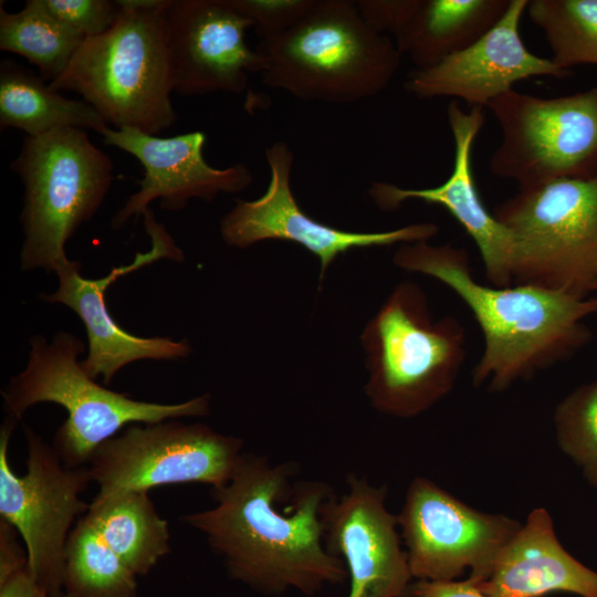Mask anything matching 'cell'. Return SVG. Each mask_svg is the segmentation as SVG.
<instances>
[{
	"instance_id": "8fae6325",
	"label": "cell",
	"mask_w": 597,
	"mask_h": 597,
	"mask_svg": "<svg viewBox=\"0 0 597 597\" xmlns=\"http://www.w3.org/2000/svg\"><path fill=\"white\" fill-rule=\"evenodd\" d=\"M243 446L240 438L178 419L127 426L103 442L86 465L98 485L93 501L182 483L221 488L237 471Z\"/></svg>"
},
{
	"instance_id": "9a60e30c",
	"label": "cell",
	"mask_w": 597,
	"mask_h": 597,
	"mask_svg": "<svg viewBox=\"0 0 597 597\" xmlns=\"http://www.w3.org/2000/svg\"><path fill=\"white\" fill-rule=\"evenodd\" d=\"M347 491L333 494L322 510L324 543L342 559L349 577L347 597H404L410 573L397 516L386 506L387 488L350 473Z\"/></svg>"
},
{
	"instance_id": "f546056e",
	"label": "cell",
	"mask_w": 597,
	"mask_h": 597,
	"mask_svg": "<svg viewBox=\"0 0 597 597\" xmlns=\"http://www.w3.org/2000/svg\"><path fill=\"white\" fill-rule=\"evenodd\" d=\"M409 597H486L468 578L465 580H418L410 585Z\"/></svg>"
},
{
	"instance_id": "5bb4252c",
	"label": "cell",
	"mask_w": 597,
	"mask_h": 597,
	"mask_svg": "<svg viewBox=\"0 0 597 597\" xmlns=\"http://www.w3.org/2000/svg\"><path fill=\"white\" fill-rule=\"evenodd\" d=\"M145 229L151 240L150 250L137 252L132 262L113 268L100 279H86L80 273L81 263H72L56 275L57 289L42 294L41 300L71 308L83 322L88 353L81 366L93 379L102 377L109 385L126 365L143 360H178L187 358L192 348L187 339L169 337H140L130 334L113 318L105 301L106 290L118 279L160 259L184 260V253L164 224L156 221L150 209L144 213Z\"/></svg>"
},
{
	"instance_id": "277c9868",
	"label": "cell",
	"mask_w": 597,
	"mask_h": 597,
	"mask_svg": "<svg viewBox=\"0 0 597 597\" xmlns=\"http://www.w3.org/2000/svg\"><path fill=\"white\" fill-rule=\"evenodd\" d=\"M111 29L85 38L51 87L75 92L114 128L157 135L177 119L165 11L169 0H117Z\"/></svg>"
},
{
	"instance_id": "ba28073f",
	"label": "cell",
	"mask_w": 597,
	"mask_h": 597,
	"mask_svg": "<svg viewBox=\"0 0 597 597\" xmlns=\"http://www.w3.org/2000/svg\"><path fill=\"white\" fill-rule=\"evenodd\" d=\"M512 240L513 284L585 297L597 282V176L519 189L495 206Z\"/></svg>"
},
{
	"instance_id": "7c38bea8",
	"label": "cell",
	"mask_w": 597,
	"mask_h": 597,
	"mask_svg": "<svg viewBox=\"0 0 597 597\" xmlns=\"http://www.w3.org/2000/svg\"><path fill=\"white\" fill-rule=\"evenodd\" d=\"M412 577L454 580L468 567L480 576L521 523L476 511L429 479L415 478L397 515Z\"/></svg>"
},
{
	"instance_id": "4fadbf2b",
	"label": "cell",
	"mask_w": 597,
	"mask_h": 597,
	"mask_svg": "<svg viewBox=\"0 0 597 597\" xmlns=\"http://www.w3.org/2000/svg\"><path fill=\"white\" fill-rule=\"evenodd\" d=\"M270 181L254 200H237L220 221V233L229 247L245 249L260 241L294 242L317 256L320 282L328 266L353 249L427 242L439 232L432 222H419L379 232H356L320 222L303 211L291 187L294 155L284 142L265 150Z\"/></svg>"
},
{
	"instance_id": "83f0119b",
	"label": "cell",
	"mask_w": 597,
	"mask_h": 597,
	"mask_svg": "<svg viewBox=\"0 0 597 597\" xmlns=\"http://www.w3.org/2000/svg\"><path fill=\"white\" fill-rule=\"evenodd\" d=\"M41 2L51 14L84 38L106 32L121 13L117 0H41Z\"/></svg>"
},
{
	"instance_id": "cb8c5ba5",
	"label": "cell",
	"mask_w": 597,
	"mask_h": 597,
	"mask_svg": "<svg viewBox=\"0 0 597 597\" xmlns=\"http://www.w3.org/2000/svg\"><path fill=\"white\" fill-rule=\"evenodd\" d=\"M84 36L56 19L41 0H28L18 12L0 4V50L25 57L48 83L69 66Z\"/></svg>"
},
{
	"instance_id": "f1b7e54d",
	"label": "cell",
	"mask_w": 597,
	"mask_h": 597,
	"mask_svg": "<svg viewBox=\"0 0 597 597\" xmlns=\"http://www.w3.org/2000/svg\"><path fill=\"white\" fill-rule=\"evenodd\" d=\"M249 19L260 39L279 34L295 23L313 0H230Z\"/></svg>"
},
{
	"instance_id": "e0dca14e",
	"label": "cell",
	"mask_w": 597,
	"mask_h": 597,
	"mask_svg": "<svg viewBox=\"0 0 597 597\" xmlns=\"http://www.w3.org/2000/svg\"><path fill=\"white\" fill-rule=\"evenodd\" d=\"M100 135L106 145L134 156L144 168L132 193L112 219L114 229L130 218L143 216L159 200L164 210L184 209L190 199L212 201L220 193L245 190L253 181L251 170L238 163L227 168L209 165L203 156L206 135L196 130L171 137H158L134 128L105 127Z\"/></svg>"
},
{
	"instance_id": "30bf717a",
	"label": "cell",
	"mask_w": 597,
	"mask_h": 597,
	"mask_svg": "<svg viewBox=\"0 0 597 597\" xmlns=\"http://www.w3.org/2000/svg\"><path fill=\"white\" fill-rule=\"evenodd\" d=\"M18 420L6 417L0 428V519L20 535L28 566L48 597H62L67 537L90 504L81 493L92 482L87 467L65 465L54 448L24 425L27 472L12 470L8 447Z\"/></svg>"
},
{
	"instance_id": "3957f363",
	"label": "cell",
	"mask_w": 597,
	"mask_h": 597,
	"mask_svg": "<svg viewBox=\"0 0 597 597\" xmlns=\"http://www.w3.org/2000/svg\"><path fill=\"white\" fill-rule=\"evenodd\" d=\"M263 83L305 102L346 104L381 93L401 54L360 15L355 1L313 0L290 28L255 48Z\"/></svg>"
},
{
	"instance_id": "7402d4cb",
	"label": "cell",
	"mask_w": 597,
	"mask_h": 597,
	"mask_svg": "<svg viewBox=\"0 0 597 597\" xmlns=\"http://www.w3.org/2000/svg\"><path fill=\"white\" fill-rule=\"evenodd\" d=\"M108 125L85 101L65 97L33 71L13 60L0 63V129L27 136L75 127L101 133Z\"/></svg>"
},
{
	"instance_id": "4316f807",
	"label": "cell",
	"mask_w": 597,
	"mask_h": 597,
	"mask_svg": "<svg viewBox=\"0 0 597 597\" xmlns=\"http://www.w3.org/2000/svg\"><path fill=\"white\" fill-rule=\"evenodd\" d=\"M554 428L562 451L597 485V379L575 388L557 405Z\"/></svg>"
},
{
	"instance_id": "52a82bcc",
	"label": "cell",
	"mask_w": 597,
	"mask_h": 597,
	"mask_svg": "<svg viewBox=\"0 0 597 597\" xmlns=\"http://www.w3.org/2000/svg\"><path fill=\"white\" fill-rule=\"evenodd\" d=\"M23 185L22 271L57 274L73 260L65 247L102 206L114 180L111 158L87 130L65 127L25 136L10 164Z\"/></svg>"
},
{
	"instance_id": "9c48e42d",
	"label": "cell",
	"mask_w": 597,
	"mask_h": 597,
	"mask_svg": "<svg viewBox=\"0 0 597 597\" xmlns=\"http://www.w3.org/2000/svg\"><path fill=\"white\" fill-rule=\"evenodd\" d=\"M486 107L501 130L489 163L494 176L519 189L597 176V85L553 98L512 90Z\"/></svg>"
},
{
	"instance_id": "ffe728a7",
	"label": "cell",
	"mask_w": 597,
	"mask_h": 597,
	"mask_svg": "<svg viewBox=\"0 0 597 597\" xmlns=\"http://www.w3.org/2000/svg\"><path fill=\"white\" fill-rule=\"evenodd\" d=\"M469 579L486 597H541L556 591L597 597V573L563 547L544 509L533 510L488 568Z\"/></svg>"
},
{
	"instance_id": "d6986e66",
	"label": "cell",
	"mask_w": 597,
	"mask_h": 597,
	"mask_svg": "<svg viewBox=\"0 0 597 597\" xmlns=\"http://www.w3.org/2000/svg\"><path fill=\"white\" fill-rule=\"evenodd\" d=\"M447 116L454 144L450 176L439 186L421 189L376 181L368 189V195L383 211H394L412 199L443 207L474 241L490 284L511 286V235L482 202L472 170L473 144L484 124L483 107L474 106L464 112L452 101Z\"/></svg>"
},
{
	"instance_id": "d4e9b609",
	"label": "cell",
	"mask_w": 597,
	"mask_h": 597,
	"mask_svg": "<svg viewBox=\"0 0 597 597\" xmlns=\"http://www.w3.org/2000/svg\"><path fill=\"white\" fill-rule=\"evenodd\" d=\"M137 575L101 538L85 515L65 545L62 597H136Z\"/></svg>"
},
{
	"instance_id": "d6a6232c",
	"label": "cell",
	"mask_w": 597,
	"mask_h": 597,
	"mask_svg": "<svg viewBox=\"0 0 597 597\" xmlns=\"http://www.w3.org/2000/svg\"><path fill=\"white\" fill-rule=\"evenodd\" d=\"M597 290V282L593 286V291Z\"/></svg>"
},
{
	"instance_id": "2e32d148",
	"label": "cell",
	"mask_w": 597,
	"mask_h": 597,
	"mask_svg": "<svg viewBox=\"0 0 597 597\" xmlns=\"http://www.w3.org/2000/svg\"><path fill=\"white\" fill-rule=\"evenodd\" d=\"M165 17L176 93L241 94L249 75L261 73V59L245 42L252 23L230 0H169Z\"/></svg>"
},
{
	"instance_id": "6da1fadb",
	"label": "cell",
	"mask_w": 597,
	"mask_h": 597,
	"mask_svg": "<svg viewBox=\"0 0 597 597\" xmlns=\"http://www.w3.org/2000/svg\"><path fill=\"white\" fill-rule=\"evenodd\" d=\"M297 470L292 461L244 452L232 479L210 490L216 505L181 517L233 579L263 594L314 595L348 578L324 543L322 510L333 489L322 481L292 484Z\"/></svg>"
},
{
	"instance_id": "603a6c76",
	"label": "cell",
	"mask_w": 597,
	"mask_h": 597,
	"mask_svg": "<svg viewBox=\"0 0 597 597\" xmlns=\"http://www.w3.org/2000/svg\"><path fill=\"white\" fill-rule=\"evenodd\" d=\"M85 516L137 576L147 575L170 552L168 523L146 491L92 501Z\"/></svg>"
},
{
	"instance_id": "484cf974",
	"label": "cell",
	"mask_w": 597,
	"mask_h": 597,
	"mask_svg": "<svg viewBox=\"0 0 597 597\" xmlns=\"http://www.w3.org/2000/svg\"><path fill=\"white\" fill-rule=\"evenodd\" d=\"M526 11L557 66L597 65V0H531Z\"/></svg>"
},
{
	"instance_id": "ac0fdd59",
	"label": "cell",
	"mask_w": 597,
	"mask_h": 597,
	"mask_svg": "<svg viewBox=\"0 0 597 597\" xmlns=\"http://www.w3.org/2000/svg\"><path fill=\"white\" fill-rule=\"evenodd\" d=\"M527 6L528 0H511L498 23L474 43L431 67L413 70L406 91L418 98L455 97L472 107H486L519 81L568 76V70L525 46L520 24Z\"/></svg>"
},
{
	"instance_id": "7a4b0ae2",
	"label": "cell",
	"mask_w": 597,
	"mask_h": 597,
	"mask_svg": "<svg viewBox=\"0 0 597 597\" xmlns=\"http://www.w3.org/2000/svg\"><path fill=\"white\" fill-rule=\"evenodd\" d=\"M396 266L443 283L467 305L483 335L473 385L502 391L572 357L591 338L585 318L597 313V297H582L533 285L482 284L469 253L451 243L401 244Z\"/></svg>"
},
{
	"instance_id": "44dd1931",
	"label": "cell",
	"mask_w": 597,
	"mask_h": 597,
	"mask_svg": "<svg viewBox=\"0 0 597 597\" xmlns=\"http://www.w3.org/2000/svg\"><path fill=\"white\" fill-rule=\"evenodd\" d=\"M511 0H405L392 32L400 54L431 67L485 34Z\"/></svg>"
},
{
	"instance_id": "1f68e13d",
	"label": "cell",
	"mask_w": 597,
	"mask_h": 597,
	"mask_svg": "<svg viewBox=\"0 0 597 597\" xmlns=\"http://www.w3.org/2000/svg\"><path fill=\"white\" fill-rule=\"evenodd\" d=\"M0 597H48L38 586L28 565L0 579Z\"/></svg>"
},
{
	"instance_id": "8992f818",
	"label": "cell",
	"mask_w": 597,
	"mask_h": 597,
	"mask_svg": "<svg viewBox=\"0 0 597 597\" xmlns=\"http://www.w3.org/2000/svg\"><path fill=\"white\" fill-rule=\"evenodd\" d=\"M370 406L396 418L416 417L454 387L467 354L464 327L453 316L431 317L422 289L400 282L362 336Z\"/></svg>"
},
{
	"instance_id": "4dcf8cb0",
	"label": "cell",
	"mask_w": 597,
	"mask_h": 597,
	"mask_svg": "<svg viewBox=\"0 0 597 597\" xmlns=\"http://www.w3.org/2000/svg\"><path fill=\"white\" fill-rule=\"evenodd\" d=\"M18 532L0 519V579L28 565L27 552H23L18 540Z\"/></svg>"
},
{
	"instance_id": "5b68a950",
	"label": "cell",
	"mask_w": 597,
	"mask_h": 597,
	"mask_svg": "<svg viewBox=\"0 0 597 597\" xmlns=\"http://www.w3.org/2000/svg\"><path fill=\"white\" fill-rule=\"evenodd\" d=\"M30 346L25 368L1 391L3 408L7 417L19 421L36 404L62 406L67 418L57 428L52 447L70 468L86 467L94 451L126 426L209 415L208 394L179 404H159L97 384L78 360L83 342L69 332H56L51 342L35 335Z\"/></svg>"
}]
</instances>
